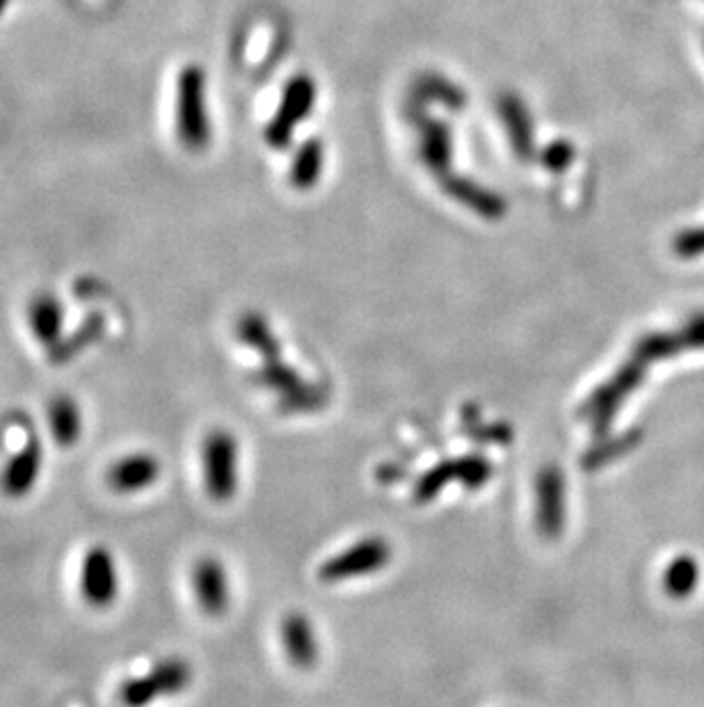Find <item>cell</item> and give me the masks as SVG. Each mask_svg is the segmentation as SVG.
Masks as SVG:
<instances>
[{
	"label": "cell",
	"instance_id": "21",
	"mask_svg": "<svg viewBox=\"0 0 704 707\" xmlns=\"http://www.w3.org/2000/svg\"><path fill=\"white\" fill-rule=\"evenodd\" d=\"M682 351H689V344H687V339H684L682 332H679V334L657 332V334H647V337H643L638 341L636 351H634V357H638L645 364H649L654 360L672 357V355L682 353Z\"/></svg>",
	"mask_w": 704,
	"mask_h": 707
},
{
	"label": "cell",
	"instance_id": "13",
	"mask_svg": "<svg viewBox=\"0 0 704 707\" xmlns=\"http://www.w3.org/2000/svg\"><path fill=\"white\" fill-rule=\"evenodd\" d=\"M48 426L60 447H71L79 443L83 433V412L79 403L67 394L56 397L48 405Z\"/></svg>",
	"mask_w": 704,
	"mask_h": 707
},
{
	"label": "cell",
	"instance_id": "23",
	"mask_svg": "<svg viewBox=\"0 0 704 707\" xmlns=\"http://www.w3.org/2000/svg\"><path fill=\"white\" fill-rule=\"evenodd\" d=\"M320 167H322V144L318 140H309L305 148L300 150L293 163V169H291L293 186L312 188L318 181Z\"/></svg>",
	"mask_w": 704,
	"mask_h": 707
},
{
	"label": "cell",
	"instance_id": "6",
	"mask_svg": "<svg viewBox=\"0 0 704 707\" xmlns=\"http://www.w3.org/2000/svg\"><path fill=\"white\" fill-rule=\"evenodd\" d=\"M536 522L544 539H559L565 527V479L561 468L544 466L536 479Z\"/></svg>",
	"mask_w": 704,
	"mask_h": 707
},
{
	"label": "cell",
	"instance_id": "22",
	"mask_svg": "<svg viewBox=\"0 0 704 707\" xmlns=\"http://www.w3.org/2000/svg\"><path fill=\"white\" fill-rule=\"evenodd\" d=\"M700 570L691 556H677L664 573V589L672 598H687L697 584Z\"/></svg>",
	"mask_w": 704,
	"mask_h": 707
},
{
	"label": "cell",
	"instance_id": "15",
	"mask_svg": "<svg viewBox=\"0 0 704 707\" xmlns=\"http://www.w3.org/2000/svg\"><path fill=\"white\" fill-rule=\"evenodd\" d=\"M444 188L458 202L467 204L469 209H473L476 213H481L483 217H490V221H496V217H501L503 213H506V202H503L498 195L481 188V186L469 181V179H460V177L446 179Z\"/></svg>",
	"mask_w": 704,
	"mask_h": 707
},
{
	"label": "cell",
	"instance_id": "25",
	"mask_svg": "<svg viewBox=\"0 0 704 707\" xmlns=\"http://www.w3.org/2000/svg\"><path fill=\"white\" fill-rule=\"evenodd\" d=\"M414 94H416L419 104H423V102H442V104H446L450 108H456V110L465 104V94L456 85L446 83L439 76H425V79H421L419 85H416V90H414Z\"/></svg>",
	"mask_w": 704,
	"mask_h": 707
},
{
	"label": "cell",
	"instance_id": "26",
	"mask_svg": "<svg viewBox=\"0 0 704 707\" xmlns=\"http://www.w3.org/2000/svg\"><path fill=\"white\" fill-rule=\"evenodd\" d=\"M458 466V481L465 483L469 491H476V487H481L490 481L492 476V466L490 460L481 453H469L456 460Z\"/></svg>",
	"mask_w": 704,
	"mask_h": 707
},
{
	"label": "cell",
	"instance_id": "4",
	"mask_svg": "<svg viewBox=\"0 0 704 707\" xmlns=\"http://www.w3.org/2000/svg\"><path fill=\"white\" fill-rule=\"evenodd\" d=\"M391 545L385 539H364L348 547L345 552L332 556L330 561H325L320 568V579L327 584L343 581L350 577H362L383 570L389 558H391Z\"/></svg>",
	"mask_w": 704,
	"mask_h": 707
},
{
	"label": "cell",
	"instance_id": "28",
	"mask_svg": "<svg viewBox=\"0 0 704 707\" xmlns=\"http://www.w3.org/2000/svg\"><path fill=\"white\" fill-rule=\"evenodd\" d=\"M672 246H674V252L684 259L704 255V227H695V229H687L682 234H677Z\"/></svg>",
	"mask_w": 704,
	"mask_h": 707
},
{
	"label": "cell",
	"instance_id": "9",
	"mask_svg": "<svg viewBox=\"0 0 704 707\" xmlns=\"http://www.w3.org/2000/svg\"><path fill=\"white\" fill-rule=\"evenodd\" d=\"M161 479V460L149 451H136L115 460L106 481L119 495H136Z\"/></svg>",
	"mask_w": 704,
	"mask_h": 707
},
{
	"label": "cell",
	"instance_id": "27",
	"mask_svg": "<svg viewBox=\"0 0 704 707\" xmlns=\"http://www.w3.org/2000/svg\"><path fill=\"white\" fill-rule=\"evenodd\" d=\"M325 403H327L325 389L309 385V382H307V387H302L300 392L280 399V408L284 412H314V410L322 408Z\"/></svg>",
	"mask_w": 704,
	"mask_h": 707
},
{
	"label": "cell",
	"instance_id": "2",
	"mask_svg": "<svg viewBox=\"0 0 704 707\" xmlns=\"http://www.w3.org/2000/svg\"><path fill=\"white\" fill-rule=\"evenodd\" d=\"M645 367H647V364L643 360H638V357H632L629 362H624L622 367L618 369V374L609 382H603L601 387H597L595 392L590 394V399L584 403L582 414H584V420L590 424V428H592V433L597 437L607 435V431L611 428V424L615 420V412L620 410L624 397L632 394L634 389L643 382Z\"/></svg>",
	"mask_w": 704,
	"mask_h": 707
},
{
	"label": "cell",
	"instance_id": "18",
	"mask_svg": "<svg viewBox=\"0 0 704 707\" xmlns=\"http://www.w3.org/2000/svg\"><path fill=\"white\" fill-rule=\"evenodd\" d=\"M238 337L243 344H247L249 349H255L261 353L263 362L266 360H280L282 351L280 344H277V339L272 337L268 323L261 319L257 314H247L240 319L238 323Z\"/></svg>",
	"mask_w": 704,
	"mask_h": 707
},
{
	"label": "cell",
	"instance_id": "32",
	"mask_svg": "<svg viewBox=\"0 0 704 707\" xmlns=\"http://www.w3.org/2000/svg\"><path fill=\"white\" fill-rule=\"evenodd\" d=\"M377 476H380L387 483H391V481H400L402 476H406V472H402L396 466H385V468H380V472H377Z\"/></svg>",
	"mask_w": 704,
	"mask_h": 707
},
{
	"label": "cell",
	"instance_id": "8",
	"mask_svg": "<svg viewBox=\"0 0 704 707\" xmlns=\"http://www.w3.org/2000/svg\"><path fill=\"white\" fill-rule=\"evenodd\" d=\"M192 589L199 606L209 616H222L230 609V575L215 556L199 558L192 568Z\"/></svg>",
	"mask_w": 704,
	"mask_h": 707
},
{
	"label": "cell",
	"instance_id": "19",
	"mask_svg": "<svg viewBox=\"0 0 704 707\" xmlns=\"http://www.w3.org/2000/svg\"><path fill=\"white\" fill-rule=\"evenodd\" d=\"M257 380L263 387L272 389L274 394H280V399L291 397V394L300 392L302 387H307V380L302 378L295 369H291L289 364H284L282 357L280 360H266L263 367L257 374Z\"/></svg>",
	"mask_w": 704,
	"mask_h": 707
},
{
	"label": "cell",
	"instance_id": "12",
	"mask_svg": "<svg viewBox=\"0 0 704 707\" xmlns=\"http://www.w3.org/2000/svg\"><path fill=\"white\" fill-rule=\"evenodd\" d=\"M181 131L192 148H199L207 138L204 108H201V76L197 69L186 71L181 83Z\"/></svg>",
	"mask_w": 704,
	"mask_h": 707
},
{
	"label": "cell",
	"instance_id": "31",
	"mask_svg": "<svg viewBox=\"0 0 704 707\" xmlns=\"http://www.w3.org/2000/svg\"><path fill=\"white\" fill-rule=\"evenodd\" d=\"M689 349H704V314L693 319L684 330H682Z\"/></svg>",
	"mask_w": 704,
	"mask_h": 707
},
{
	"label": "cell",
	"instance_id": "30",
	"mask_svg": "<svg viewBox=\"0 0 704 707\" xmlns=\"http://www.w3.org/2000/svg\"><path fill=\"white\" fill-rule=\"evenodd\" d=\"M471 437L476 440H485L494 445H506L513 440V431L508 424H492V426H476L471 431Z\"/></svg>",
	"mask_w": 704,
	"mask_h": 707
},
{
	"label": "cell",
	"instance_id": "20",
	"mask_svg": "<svg viewBox=\"0 0 704 707\" xmlns=\"http://www.w3.org/2000/svg\"><path fill=\"white\" fill-rule=\"evenodd\" d=\"M501 115H503V119H506L508 133H511V140L515 144L517 154H521V156L531 154V121H528V115H526L521 102H517L515 96H506V99L501 102Z\"/></svg>",
	"mask_w": 704,
	"mask_h": 707
},
{
	"label": "cell",
	"instance_id": "14",
	"mask_svg": "<svg viewBox=\"0 0 704 707\" xmlns=\"http://www.w3.org/2000/svg\"><path fill=\"white\" fill-rule=\"evenodd\" d=\"M419 131H421V156L423 163L437 175L448 173V158H450V135L448 129L435 119H427L423 115L416 117Z\"/></svg>",
	"mask_w": 704,
	"mask_h": 707
},
{
	"label": "cell",
	"instance_id": "16",
	"mask_svg": "<svg viewBox=\"0 0 704 707\" xmlns=\"http://www.w3.org/2000/svg\"><path fill=\"white\" fill-rule=\"evenodd\" d=\"M638 443H641V433L638 431H626V433H620V435H613V437L611 435H601L599 443L584 453V460H582L584 468L588 472L599 470V468H607L609 462H613L620 456L629 453Z\"/></svg>",
	"mask_w": 704,
	"mask_h": 707
},
{
	"label": "cell",
	"instance_id": "5",
	"mask_svg": "<svg viewBox=\"0 0 704 707\" xmlns=\"http://www.w3.org/2000/svg\"><path fill=\"white\" fill-rule=\"evenodd\" d=\"M81 591L90 606L108 609L119 596V568L106 545L87 550L81 568Z\"/></svg>",
	"mask_w": 704,
	"mask_h": 707
},
{
	"label": "cell",
	"instance_id": "29",
	"mask_svg": "<svg viewBox=\"0 0 704 707\" xmlns=\"http://www.w3.org/2000/svg\"><path fill=\"white\" fill-rule=\"evenodd\" d=\"M572 156H574V150H572V144H567V142H553V144H549V148L544 150V154H542V161H544V165L547 167H551V169H565L567 165H570V161H572Z\"/></svg>",
	"mask_w": 704,
	"mask_h": 707
},
{
	"label": "cell",
	"instance_id": "11",
	"mask_svg": "<svg viewBox=\"0 0 704 707\" xmlns=\"http://www.w3.org/2000/svg\"><path fill=\"white\" fill-rule=\"evenodd\" d=\"M282 641L293 667L312 669L318 662V644L305 614H289L282 623Z\"/></svg>",
	"mask_w": 704,
	"mask_h": 707
},
{
	"label": "cell",
	"instance_id": "7",
	"mask_svg": "<svg viewBox=\"0 0 704 707\" xmlns=\"http://www.w3.org/2000/svg\"><path fill=\"white\" fill-rule=\"evenodd\" d=\"M44 451L35 435L25 440L19 451L5 462L3 472H0V491L10 499H21L28 495L42 472Z\"/></svg>",
	"mask_w": 704,
	"mask_h": 707
},
{
	"label": "cell",
	"instance_id": "10",
	"mask_svg": "<svg viewBox=\"0 0 704 707\" xmlns=\"http://www.w3.org/2000/svg\"><path fill=\"white\" fill-rule=\"evenodd\" d=\"M314 83L307 76L293 79L284 92V102L280 108V115L272 119V125L268 129V140L272 148H286L293 127L300 119H305L314 106Z\"/></svg>",
	"mask_w": 704,
	"mask_h": 707
},
{
	"label": "cell",
	"instance_id": "17",
	"mask_svg": "<svg viewBox=\"0 0 704 707\" xmlns=\"http://www.w3.org/2000/svg\"><path fill=\"white\" fill-rule=\"evenodd\" d=\"M31 326L44 346H56L62 330V307L56 298L42 296L31 307Z\"/></svg>",
	"mask_w": 704,
	"mask_h": 707
},
{
	"label": "cell",
	"instance_id": "3",
	"mask_svg": "<svg viewBox=\"0 0 704 707\" xmlns=\"http://www.w3.org/2000/svg\"><path fill=\"white\" fill-rule=\"evenodd\" d=\"M192 680V669L181 657H169V660L151 667L144 675L126 680L119 690V700L126 707H146L165 696L181 694Z\"/></svg>",
	"mask_w": 704,
	"mask_h": 707
},
{
	"label": "cell",
	"instance_id": "1",
	"mask_svg": "<svg viewBox=\"0 0 704 707\" xmlns=\"http://www.w3.org/2000/svg\"><path fill=\"white\" fill-rule=\"evenodd\" d=\"M201 472L207 495L213 502H230L238 491V443L236 437L213 428L201 443Z\"/></svg>",
	"mask_w": 704,
	"mask_h": 707
},
{
	"label": "cell",
	"instance_id": "24",
	"mask_svg": "<svg viewBox=\"0 0 704 707\" xmlns=\"http://www.w3.org/2000/svg\"><path fill=\"white\" fill-rule=\"evenodd\" d=\"M450 481H458V466H456V460H446V462H439V466H435L431 472H425L416 487H414V499L416 502H431L435 499L439 493H442V487Z\"/></svg>",
	"mask_w": 704,
	"mask_h": 707
}]
</instances>
